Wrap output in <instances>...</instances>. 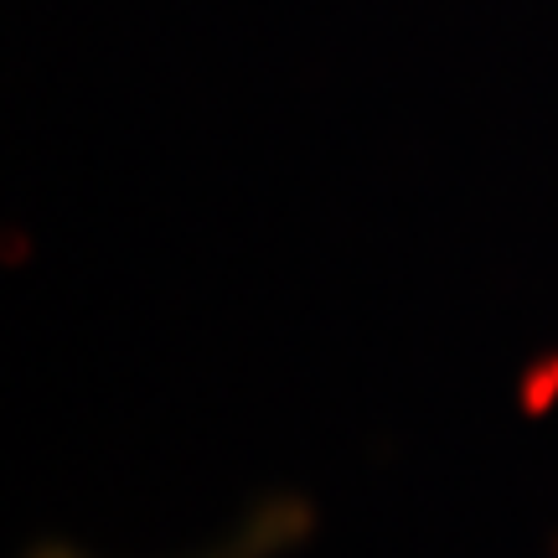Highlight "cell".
Returning <instances> with one entry per match:
<instances>
[{"label":"cell","instance_id":"cell-1","mask_svg":"<svg viewBox=\"0 0 558 558\" xmlns=\"http://www.w3.org/2000/svg\"><path fill=\"white\" fill-rule=\"evenodd\" d=\"M300 538H305V507H300V501H264L228 538H218L213 548H202V554H192V558H279ZM41 558H78V554L52 548V554H41Z\"/></svg>","mask_w":558,"mask_h":558}]
</instances>
